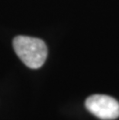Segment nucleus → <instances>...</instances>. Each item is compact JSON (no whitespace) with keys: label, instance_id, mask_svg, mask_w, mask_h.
I'll return each instance as SVG.
<instances>
[{"label":"nucleus","instance_id":"1","mask_svg":"<svg viewBox=\"0 0 119 120\" xmlns=\"http://www.w3.org/2000/svg\"><path fill=\"white\" fill-rule=\"evenodd\" d=\"M13 48L19 59L28 68H40L47 57V47L42 40L26 36H18L13 40Z\"/></svg>","mask_w":119,"mask_h":120},{"label":"nucleus","instance_id":"2","mask_svg":"<svg viewBox=\"0 0 119 120\" xmlns=\"http://www.w3.org/2000/svg\"><path fill=\"white\" fill-rule=\"evenodd\" d=\"M85 107L90 113L103 120H112L119 117V102L105 94H93L85 101Z\"/></svg>","mask_w":119,"mask_h":120}]
</instances>
